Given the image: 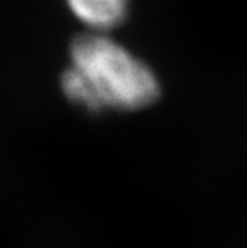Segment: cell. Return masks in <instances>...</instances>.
Instances as JSON below:
<instances>
[{
	"instance_id": "6da1fadb",
	"label": "cell",
	"mask_w": 247,
	"mask_h": 248,
	"mask_svg": "<svg viewBox=\"0 0 247 248\" xmlns=\"http://www.w3.org/2000/svg\"><path fill=\"white\" fill-rule=\"evenodd\" d=\"M61 90L69 101L90 112L136 110L156 101L159 82L145 61L108 32H87L71 45Z\"/></svg>"
},
{
	"instance_id": "7a4b0ae2",
	"label": "cell",
	"mask_w": 247,
	"mask_h": 248,
	"mask_svg": "<svg viewBox=\"0 0 247 248\" xmlns=\"http://www.w3.org/2000/svg\"><path fill=\"white\" fill-rule=\"evenodd\" d=\"M66 3L88 32H108L125 19L130 0H66Z\"/></svg>"
}]
</instances>
